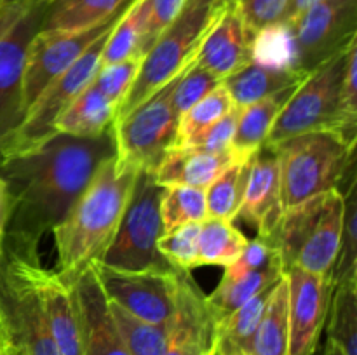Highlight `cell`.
Returning a JSON list of instances; mask_svg holds the SVG:
<instances>
[{
  "label": "cell",
  "instance_id": "7c38bea8",
  "mask_svg": "<svg viewBox=\"0 0 357 355\" xmlns=\"http://www.w3.org/2000/svg\"><path fill=\"white\" fill-rule=\"evenodd\" d=\"M128 7L119 10L103 23L84 28V30H40L31 38L23 70L24 111L30 110L38 96L63 72H66L96 38H100L105 31L112 30L117 24Z\"/></svg>",
  "mask_w": 357,
  "mask_h": 355
},
{
  "label": "cell",
  "instance_id": "f6af8a7d",
  "mask_svg": "<svg viewBox=\"0 0 357 355\" xmlns=\"http://www.w3.org/2000/svg\"><path fill=\"white\" fill-rule=\"evenodd\" d=\"M28 7V6H26ZM26 7H20V6H2L0 3V33L6 31L14 21L17 19L21 13H23Z\"/></svg>",
  "mask_w": 357,
  "mask_h": 355
},
{
  "label": "cell",
  "instance_id": "5b68a950",
  "mask_svg": "<svg viewBox=\"0 0 357 355\" xmlns=\"http://www.w3.org/2000/svg\"><path fill=\"white\" fill-rule=\"evenodd\" d=\"M344 225V195L323 191L286 209L268 237L279 253L284 271L298 267L310 274L331 277Z\"/></svg>",
  "mask_w": 357,
  "mask_h": 355
},
{
  "label": "cell",
  "instance_id": "74e56055",
  "mask_svg": "<svg viewBox=\"0 0 357 355\" xmlns=\"http://www.w3.org/2000/svg\"><path fill=\"white\" fill-rule=\"evenodd\" d=\"M253 61L274 68H295V44L289 23H278L253 38Z\"/></svg>",
  "mask_w": 357,
  "mask_h": 355
},
{
  "label": "cell",
  "instance_id": "d590c367",
  "mask_svg": "<svg viewBox=\"0 0 357 355\" xmlns=\"http://www.w3.org/2000/svg\"><path fill=\"white\" fill-rule=\"evenodd\" d=\"M344 225H342L338 256L331 271V284L357 278V178L344 190Z\"/></svg>",
  "mask_w": 357,
  "mask_h": 355
},
{
  "label": "cell",
  "instance_id": "52a82bcc",
  "mask_svg": "<svg viewBox=\"0 0 357 355\" xmlns=\"http://www.w3.org/2000/svg\"><path fill=\"white\" fill-rule=\"evenodd\" d=\"M347 49L305 77L275 118L265 145L274 146L305 132L333 131L356 145L357 115L351 113L342 96Z\"/></svg>",
  "mask_w": 357,
  "mask_h": 355
},
{
  "label": "cell",
  "instance_id": "d6986e66",
  "mask_svg": "<svg viewBox=\"0 0 357 355\" xmlns=\"http://www.w3.org/2000/svg\"><path fill=\"white\" fill-rule=\"evenodd\" d=\"M253 38L237 6L230 2L206 33L195 63L218 80L227 79L253 61Z\"/></svg>",
  "mask_w": 357,
  "mask_h": 355
},
{
  "label": "cell",
  "instance_id": "e0dca14e",
  "mask_svg": "<svg viewBox=\"0 0 357 355\" xmlns=\"http://www.w3.org/2000/svg\"><path fill=\"white\" fill-rule=\"evenodd\" d=\"M282 212L281 178L278 155L264 145L253 153L246 191L236 218L257 230L261 239H268L278 226Z\"/></svg>",
  "mask_w": 357,
  "mask_h": 355
},
{
  "label": "cell",
  "instance_id": "8992f818",
  "mask_svg": "<svg viewBox=\"0 0 357 355\" xmlns=\"http://www.w3.org/2000/svg\"><path fill=\"white\" fill-rule=\"evenodd\" d=\"M230 2L232 0H185L176 19L143 56L131 89L117 108L115 120L126 117L194 61L206 33Z\"/></svg>",
  "mask_w": 357,
  "mask_h": 355
},
{
  "label": "cell",
  "instance_id": "f35d334b",
  "mask_svg": "<svg viewBox=\"0 0 357 355\" xmlns=\"http://www.w3.org/2000/svg\"><path fill=\"white\" fill-rule=\"evenodd\" d=\"M142 59L143 58H139V56H132V58L124 59V61L101 65L98 73L94 75L93 84L105 94V97L115 108L121 106L124 97L128 96L132 80H135L139 65H142Z\"/></svg>",
  "mask_w": 357,
  "mask_h": 355
},
{
  "label": "cell",
  "instance_id": "277c9868",
  "mask_svg": "<svg viewBox=\"0 0 357 355\" xmlns=\"http://www.w3.org/2000/svg\"><path fill=\"white\" fill-rule=\"evenodd\" d=\"M271 148L278 155L284 211L331 188L344 194L357 178L356 145L345 141L338 132H305Z\"/></svg>",
  "mask_w": 357,
  "mask_h": 355
},
{
  "label": "cell",
  "instance_id": "ac0fdd59",
  "mask_svg": "<svg viewBox=\"0 0 357 355\" xmlns=\"http://www.w3.org/2000/svg\"><path fill=\"white\" fill-rule=\"evenodd\" d=\"M72 292L79 315L82 355H129L93 267L80 275L72 285Z\"/></svg>",
  "mask_w": 357,
  "mask_h": 355
},
{
  "label": "cell",
  "instance_id": "9a60e30c",
  "mask_svg": "<svg viewBox=\"0 0 357 355\" xmlns=\"http://www.w3.org/2000/svg\"><path fill=\"white\" fill-rule=\"evenodd\" d=\"M289 292V355H314L328 319L331 277L298 267L284 271Z\"/></svg>",
  "mask_w": 357,
  "mask_h": 355
},
{
  "label": "cell",
  "instance_id": "ffe728a7",
  "mask_svg": "<svg viewBox=\"0 0 357 355\" xmlns=\"http://www.w3.org/2000/svg\"><path fill=\"white\" fill-rule=\"evenodd\" d=\"M30 277L59 355H82L79 315L72 287L54 270L42 267L38 258L31 260Z\"/></svg>",
  "mask_w": 357,
  "mask_h": 355
},
{
  "label": "cell",
  "instance_id": "2e32d148",
  "mask_svg": "<svg viewBox=\"0 0 357 355\" xmlns=\"http://www.w3.org/2000/svg\"><path fill=\"white\" fill-rule=\"evenodd\" d=\"M166 334V355H216V319L190 271L176 270L174 310Z\"/></svg>",
  "mask_w": 357,
  "mask_h": 355
},
{
  "label": "cell",
  "instance_id": "ab89813d",
  "mask_svg": "<svg viewBox=\"0 0 357 355\" xmlns=\"http://www.w3.org/2000/svg\"><path fill=\"white\" fill-rule=\"evenodd\" d=\"M220 84H222V80L213 77L208 70L199 66L194 59V63L178 79L176 87L173 90V108L176 111L178 118L188 108L194 106L197 101H201L206 94H209L215 87H218Z\"/></svg>",
  "mask_w": 357,
  "mask_h": 355
},
{
  "label": "cell",
  "instance_id": "c3c4849f",
  "mask_svg": "<svg viewBox=\"0 0 357 355\" xmlns=\"http://www.w3.org/2000/svg\"><path fill=\"white\" fill-rule=\"evenodd\" d=\"M35 2H40V0H0L2 6H20V7L31 6V3Z\"/></svg>",
  "mask_w": 357,
  "mask_h": 355
},
{
  "label": "cell",
  "instance_id": "ee69618b",
  "mask_svg": "<svg viewBox=\"0 0 357 355\" xmlns=\"http://www.w3.org/2000/svg\"><path fill=\"white\" fill-rule=\"evenodd\" d=\"M9 216H10V197H9V191H7L6 183H3V180L0 178V251H2V242H3V237H6Z\"/></svg>",
  "mask_w": 357,
  "mask_h": 355
},
{
  "label": "cell",
  "instance_id": "681fc988",
  "mask_svg": "<svg viewBox=\"0 0 357 355\" xmlns=\"http://www.w3.org/2000/svg\"><path fill=\"white\" fill-rule=\"evenodd\" d=\"M229 355H253V354H248V352H241V354H229Z\"/></svg>",
  "mask_w": 357,
  "mask_h": 355
},
{
  "label": "cell",
  "instance_id": "1f68e13d",
  "mask_svg": "<svg viewBox=\"0 0 357 355\" xmlns=\"http://www.w3.org/2000/svg\"><path fill=\"white\" fill-rule=\"evenodd\" d=\"M108 308L129 355H166V327L145 322L114 301H108Z\"/></svg>",
  "mask_w": 357,
  "mask_h": 355
},
{
  "label": "cell",
  "instance_id": "484cf974",
  "mask_svg": "<svg viewBox=\"0 0 357 355\" xmlns=\"http://www.w3.org/2000/svg\"><path fill=\"white\" fill-rule=\"evenodd\" d=\"M251 354L289 355V292L286 275L279 278L268 296Z\"/></svg>",
  "mask_w": 357,
  "mask_h": 355
},
{
  "label": "cell",
  "instance_id": "4fadbf2b",
  "mask_svg": "<svg viewBox=\"0 0 357 355\" xmlns=\"http://www.w3.org/2000/svg\"><path fill=\"white\" fill-rule=\"evenodd\" d=\"M93 270L108 301L149 324L166 327L174 310L176 270H119L94 263Z\"/></svg>",
  "mask_w": 357,
  "mask_h": 355
},
{
  "label": "cell",
  "instance_id": "d4e9b609",
  "mask_svg": "<svg viewBox=\"0 0 357 355\" xmlns=\"http://www.w3.org/2000/svg\"><path fill=\"white\" fill-rule=\"evenodd\" d=\"M298 86H293L281 93L272 94L265 100L257 101L250 106L241 108L239 122H237L236 134H234L230 148L236 150L241 155H253L260 146H264L275 118Z\"/></svg>",
  "mask_w": 357,
  "mask_h": 355
},
{
  "label": "cell",
  "instance_id": "4316f807",
  "mask_svg": "<svg viewBox=\"0 0 357 355\" xmlns=\"http://www.w3.org/2000/svg\"><path fill=\"white\" fill-rule=\"evenodd\" d=\"M131 2L132 0H51L40 30H84L103 23Z\"/></svg>",
  "mask_w": 357,
  "mask_h": 355
},
{
  "label": "cell",
  "instance_id": "7402d4cb",
  "mask_svg": "<svg viewBox=\"0 0 357 355\" xmlns=\"http://www.w3.org/2000/svg\"><path fill=\"white\" fill-rule=\"evenodd\" d=\"M309 73L293 68H274L260 63H248L236 73L222 80L230 100L237 108L250 106L257 101L298 86Z\"/></svg>",
  "mask_w": 357,
  "mask_h": 355
},
{
  "label": "cell",
  "instance_id": "8d00e7d4",
  "mask_svg": "<svg viewBox=\"0 0 357 355\" xmlns=\"http://www.w3.org/2000/svg\"><path fill=\"white\" fill-rule=\"evenodd\" d=\"M199 233H201V223H187V225L178 226L159 237L157 251L171 265V268L180 271H192L194 268L201 267Z\"/></svg>",
  "mask_w": 357,
  "mask_h": 355
},
{
  "label": "cell",
  "instance_id": "f546056e",
  "mask_svg": "<svg viewBox=\"0 0 357 355\" xmlns=\"http://www.w3.org/2000/svg\"><path fill=\"white\" fill-rule=\"evenodd\" d=\"M326 324L328 340L344 355H357V278L335 285Z\"/></svg>",
  "mask_w": 357,
  "mask_h": 355
},
{
  "label": "cell",
  "instance_id": "7bdbcfd3",
  "mask_svg": "<svg viewBox=\"0 0 357 355\" xmlns=\"http://www.w3.org/2000/svg\"><path fill=\"white\" fill-rule=\"evenodd\" d=\"M288 3L289 0H244L236 6L248 30L257 35L264 28L282 23Z\"/></svg>",
  "mask_w": 357,
  "mask_h": 355
},
{
  "label": "cell",
  "instance_id": "bcb514c9",
  "mask_svg": "<svg viewBox=\"0 0 357 355\" xmlns=\"http://www.w3.org/2000/svg\"><path fill=\"white\" fill-rule=\"evenodd\" d=\"M319 2H323V0H289L288 9H286V14H284V21H282V23H289V21L295 19L296 16H300L303 10L309 9V7H312L314 3H319Z\"/></svg>",
  "mask_w": 357,
  "mask_h": 355
},
{
  "label": "cell",
  "instance_id": "9c48e42d",
  "mask_svg": "<svg viewBox=\"0 0 357 355\" xmlns=\"http://www.w3.org/2000/svg\"><path fill=\"white\" fill-rule=\"evenodd\" d=\"M162 190L152 171H138L117 233L98 263L119 270H174L157 251V240L164 233L160 219Z\"/></svg>",
  "mask_w": 357,
  "mask_h": 355
},
{
  "label": "cell",
  "instance_id": "d6a6232c",
  "mask_svg": "<svg viewBox=\"0 0 357 355\" xmlns=\"http://www.w3.org/2000/svg\"><path fill=\"white\" fill-rule=\"evenodd\" d=\"M149 0H132L110 31L101 54V65L124 61L138 56ZM142 58V56H139Z\"/></svg>",
  "mask_w": 357,
  "mask_h": 355
},
{
  "label": "cell",
  "instance_id": "603a6c76",
  "mask_svg": "<svg viewBox=\"0 0 357 355\" xmlns=\"http://www.w3.org/2000/svg\"><path fill=\"white\" fill-rule=\"evenodd\" d=\"M282 275H284V267L281 260H275L267 267L246 271V274L232 275L223 271L222 281L216 285L215 291L206 296L209 308L216 319V326L258 292L272 287Z\"/></svg>",
  "mask_w": 357,
  "mask_h": 355
},
{
  "label": "cell",
  "instance_id": "6da1fadb",
  "mask_svg": "<svg viewBox=\"0 0 357 355\" xmlns=\"http://www.w3.org/2000/svg\"><path fill=\"white\" fill-rule=\"evenodd\" d=\"M115 155L114 127L98 138L56 132L38 148L0 164L10 197L6 237L37 246L80 197L103 160Z\"/></svg>",
  "mask_w": 357,
  "mask_h": 355
},
{
  "label": "cell",
  "instance_id": "83f0119b",
  "mask_svg": "<svg viewBox=\"0 0 357 355\" xmlns=\"http://www.w3.org/2000/svg\"><path fill=\"white\" fill-rule=\"evenodd\" d=\"M274 285L258 292L216 326V355L241 354V352L251 354L258 324L264 317L265 306H267L268 296Z\"/></svg>",
  "mask_w": 357,
  "mask_h": 355
},
{
  "label": "cell",
  "instance_id": "8fae6325",
  "mask_svg": "<svg viewBox=\"0 0 357 355\" xmlns=\"http://www.w3.org/2000/svg\"><path fill=\"white\" fill-rule=\"evenodd\" d=\"M295 68L310 73L357 38V0H323L289 21Z\"/></svg>",
  "mask_w": 357,
  "mask_h": 355
},
{
  "label": "cell",
  "instance_id": "f1b7e54d",
  "mask_svg": "<svg viewBox=\"0 0 357 355\" xmlns=\"http://www.w3.org/2000/svg\"><path fill=\"white\" fill-rule=\"evenodd\" d=\"M253 155L241 159L227 167L208 188H206V209L208 218L234 221L246 191Z\"/></svg>",
  "mask_w": 357,
  "mask_h": 355
},
{
  "label": "cell",
  "instance_id": "f907efd6",
  "mask_svg": "<svg viewBox=\"0 0 357 355\" xmlns=\"http://www.w3.org/2000/svg\"><path fill=\"white\" fill-rule=\"evenodd\" d=\"M241 2H244V0H232V3H241Z\"/></svg>",
  "mask_w": 357,
  "mask_h": 355
},
{
  "label": "cell",
  "instance_id": "836d02e7",
  "mask_svg": "<svg viewBox=\"0 0 357 355\" xmlns=\"http://www.w3.org/2000/svg\"><path fill=\"white\" fill-rule=\"evenodd\" d=\"M160 219L164 233L187 223H202L208 219L206 190L185 184L164 187L160 197Z\"/></svg>",
  "mask_w": 357,
  "mask_h": 355
},
{
  "label": "cell",
  "instance_id": "ba28073f",
  "mask_svg": "<svg viewBox=\"0 0 357 355\" xmlns=\"http://www.w3.org/2000/svg\"><path fill=\"white\" fill-rule=\"evenodd\" d=\"M183 72L157 89L126 117L114 122L115 164L119 169L153 173L164 155L176 145L178 115L173 108V90Z\"/></svg>",
  "mask_w": 357,
  "mask_h": 355
},
{
  "label": "cell",
  "instance_id": "44dd1931",
  "mask_svg": "<svg viewBox=\"0 0 357 355\" xmlns=\"http://www.w3.org/2000/svg\"><path fill=\"white\" fill-rule=\"evenodd\" d=\"M246 157L251 155H241L232 148L220 153H209L174 145L160 160L157 169L153 171V176L155 183L160 187L185 184L206 190L227 167Z\"/></svg>",
  "mask_w": 357,
  "mask_h": 355
},
{
  "label": "cell",
  "instance_id": "4dcf8cb0",
  "mask_svg": "<svg viewBox=\"0 0 357 355\" xmlns=\"http://www.w3.org/2000/svg\"><path fill=\"white\" fill-rule=\"evenodd\" d=\"M248 237L234 226L232 221L208 218L201 223L199 233V260L204 265H227L234 263L241 256L248 244Z\"/></svg>",
  "mask_w": 357,
  "mask_h": 355
},
{
  "label": "cell",
  "instance_id": "b9f144b4",
  "mask_svg": "<svg viewBox=\"0 0 357 355\" xmlns=\"http://www.w3.org/2000/svg\"><path fill=\"white\" fill-rule=\"evenodd\" d=\"M241 108L234 106L232 110L227 115H223L218 122L211 125V127L206 129L204 132H201L199 136H195L194 139L187 141L185 145L180 146H188V148L202 150V152L209 153H220L225 152L232 146L234 134H236L237 122H239Z\"/></svg>",
  "mask_w": 357,
  "mask_h": 355
},
{
  "label": "cell",
  "instance_id": "30bf717a",
  "mask_svg": "<svg viewBox=\"0 0 357 355\" xmlns=\"http://www.w3.org/2000/svg\"><path fill=\"white\" fill-rule=\"evenodd\" d=\"M112 30L105 31L100 38H96L86 49V52L38 96V100L26 111L20 127L3 146L0 164L3 160L38 148L42 143L56 134V122L59 115L93 82L94 75L100 70L101 54H103L105 44Z\"/></svg>",
  "mask_w": 357,
  "mask_h": 355
},
{
  "label": "cell",
  "instance_id": "cb8c5ba5",
  "mask_svg": "<svg viewBox=\"0 0 357 355\" xmlns=\"http://www.w3.org/2000/svg\"><path fill=\"white\" fill-rule=\"evenodd\" d=\"M117 108L93 82L70 103L56 122V132L75 138H98L114 127Z\"/></svg>",
  "mask_w": 357,
  "mask_h": 355
},
{
  "label": "cell",
  "instance_id": "7dc6e473",
  "mask_svg": "<svg viewBox=\"0 0 357 355\" xmlns=\"http://www.w3.org/2000/svg\"><path fill=\"white\" fill-rule=\"evenodd\" d=\"M314 355H344V354H342V350L333 343V341L326 340V345L323 347V350L316 352Z\"/></svg>",
  "mask_w": 357,
  "mask_h": 355
},
{
  "label": "cell",
  "instance_id": "3957f363",
  "mask_svg": "<svg viewBox=\"0 0 357 355\" xmlns=\"http://www.w3.org/2000/svg\"><path fill=\"white\" fill-rule=\"evenodd\" d=\"M38 247L3 237L0 251L2 355H59L30 277Z\"/></svg>",
  "mask_w": 357,
  "mask_h": 355
},
{
  "label": "cell",
  "instance_id": "e575fe53",
  "mask_svg": "<svg viewBox=\"0 0 357 355\" xmlns=\"http://www.w3.org/2000/svg\"><path fill=\"white\" fill-rule=\"evenodd\" d=\"M236 104L230 100L229 93L220 84L218 87L206 94L201 101L188 108L183 115L178 118V129H176V145H185L187 141L194 139L206 129L211 127L215 122H218L223 115L229 113Z\"/></svg>",
  "mask_w": 357,
  "mask_h": 355
},
{
  "label": "cell",
  "instance_id": "7a4b0ae2",
  "mask_svg": "<svg viewBox=\"0 0 357 355\" xmlns=\"http://www.w3.org/2000/svg\"><path fill=\"white\" fill-rule=\"evenodd\" d=\"M136 171L119 169L115 155L103 160L93 180L52 228L56 274L72 287L80 275L103 260L117 233L136 181Z\"/></svg>",
  "mask_w": 357,
  "mask_h": 355
},
{
  "label": "cell",
  "instance_id": "60d3db41",
  "mask_svg": "<svg viewBox=\"0 0 357 355\" xmlns=\"http://www.w3.org/2000/svg\"><path fill=\"white\" fill-rule=\"evenodd\" d=\"M183 3L185 0H149L138 56L143 58L149 52V49L160 37V33L176 19Z\"/></svg>",
  "mask_w": 357,
  "mask_h": 355
},
{
  "label": "cell",
  "instance_id": "5bb4252c",
  "mask_svg": "<svg viewBox=\"0 0 357 355\" xmlns=\"http://www.w3.org/2000/svg\"><path fill=\"white\" fill-rule=\"evenodd\" d=\"M51 0L28 6L17 19L0 33V155L24 118L23 70L28 45L40 31Z\"/></svg>",
  "mask_w": 357,
  "mask_h": 355
},
{
  "label": "cell",
  "instance_id": "816d5d0a",
  "mask_svg": "<svg viewBox=\"0 0 357 355\" xmlns=\"http://www.w3.org/2000/svg\"><path fill=\"white\" fill-rule=\"evenodd\" d=\"M0 355H2V348H0Z\"/></svg>",
  "mask_w": 357,
  "mask_h": 355
}]
</instances>
